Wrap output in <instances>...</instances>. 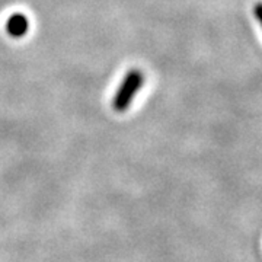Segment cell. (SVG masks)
<instances>
[{
    "instance_id": "cell-1",
    "label": "cell",
    "mask_w": 262,
    "mask_h": 262,
    "mask_svg": "<svg viewBox=\"0 0 262 262\" xmlns=\"http://www.w3.org/2000/svg\"><path fill=\"white\" fill-rule=\"evenodd\" d=\"M143 82H144V76L139 69H131L125 75L114 96L113 108L117 113H124L130 108L133 99L136 98V95L139 94L143 86Z\"/></svg>"
},
{
    "instance_id": "cell-2",
    "label": "cell",
    "mask_w": 262,
    "mask_h": 262,
    "mask_svg": "<svg viewBox=\"0 0 262 262\" xmlns=\"http://www.w3.org/2000/svg\"><path fill=\"white\" fill-rule=\"evenodd\" d=\"M29 29V22L27 16L20 15V13H15L12 15L8 22H6V31L12 38H22Z\"/></svg>"
},
{
    "instance_id": "cell-3",
    "label": "cell",
    "mask_w": 262,
    "mask_h": 262,
    "mask_svg": "<svg viewBox=\"0 0 262 262\" xmlns=\"http://www.w3.org/2000/svg\"><path fill=\"white\" fill-rule=\"evenodd\" d=\"M255 15H256L258 20L261 22V5H256V9H255Z\"/></svg>"
}]
</instances>
